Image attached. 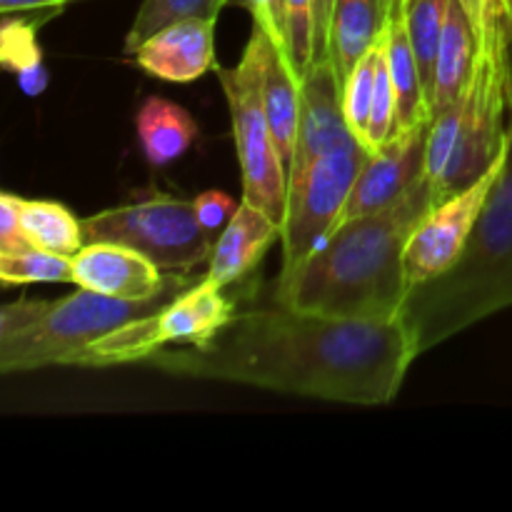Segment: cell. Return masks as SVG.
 Returning <instances> with one entry per match:
<instances>
[{
  "label": "cell",
  "mask_w": 512,
  "mask_h": 512,
  "mask_svg": "<svg viewBox=\"0 0 512 512\" xmlns=\"http://www.w3.org/2000/svg\"><path fill=\"white\" fill-rule=\"evenodd\" d=\"M415 350L398 318H333L288 308L235 313L215 338L150 355L175 378L238 383L348 405L398 398Z\"/></svg>",
  "instance_id": "1"
},
{
  "label": "cell",
  "mask_w": 512,
  "mask_h": 512,
  "mask_svg": "<svg viewBox=\"0 0 512 512\" xmlns=\"http://www.w3.org/2000/svg\"><path fill=\"white\" fill-rule=\"evenodd\" d=\"M460 3L468 10L478 38L493 33H505L510 38L512 15L508 0H460Z\"/></svg>",
  "instance_id": "28"
},
{
  "label": "cell",
  "mask_w": 512,
  "mask_h": 512,
  "mask_svg": "<svg viewBox=\"0 0 512 512\" xmlns=\"http://www.w3.org/2000/svg\"><path fill=\"white\" fill-rule=\"evenodd\" d=\"M73 285L120 300H153L178 295L188 275H168L135 248L88 243L73 258Z\"/></svg>",
  "instance_id": "11"
},
{
  "label": "cell",
  "mask_w": 512,
  "mask_h": 512,
  "mask_svg": "<svg viewBox=\"0 0 512 512\" xmlns=\"http://www.w3.org/2000/svg\"><path fill=\"white\" fill-rule=\"evenodd\" d=\"M448 5L450 0H405L403 5L405 28H408L415 60H418L420 83H423L430 115H433L435 63H438V48L440 38H443L445 18H448Z\"/></svg>",
  "instance_id": "23"
},
{
  "label": "cell",
  "mask_w": 512,
  "mask_h": 512,
  "mask_svg": "<svg viewBox=\"0 0 512 512\" xmlns=\"http://www.w3.org/2000/svg\"><path fill=\"white\" fill-rule=\"evenodd\" d=\"M83 223L88 243H120L153 260L163 273L188 275L210 260L215 240L198 223L193 200L148 195L118 208L100 210Z\"/></svg>",
  "instance_id": "7"
},
{
  "label": "cell",
  "mask_w": 512,
  "mask_h": 512,
  "mask_svg": "<svg viewBox=\"0 0 512 512\" xmlns=\"http://www.w3.org/2000/svg\"><path fill=\"white\" fill-rule=\"evenodd\" d=\"M510 5V15H512V0H508ZM510 70H512V28H510Z\"/></svg>",
  "instance_id": "35"
},
{
  "label": "cell",
  "mask_w": 512,
  "mask_h": 512,
  "mask_svg": "<svg viewBox=\"0 0 512 512\" xmlns=\"http://www.w3.org/2000/svg\"><path fill=\"white\" fill-rule=\"evenodd\" d=\"M228 0H143L125 35L123 53L133 55L143 40L183 18H218Z\"/></svg>",
  "instance_id": "24"
},
{
  "label": "cell",
  "mask_w": 512,
  "mask_h": 512,
  "mask_svg": "<svg viewBox=\"0 0 512 512\" xmlns=\"http://www.w3.org/2000/svg\"><path fill=\"white\" fill-rule=\"evenodd\" d=\"M235 313V303L225 298L223 288L203 278L200 283L180 290L155 313L130 320L95 340L83 368L145 363L150 355L165 348L208 343L223 325L233 320Z\"/></svg>",
  "instance_id": "8"
},
{
  "label": "cell",
  "mask_w": 512,
  "mask_h": 512,
  "mask_svg": "<svg viewBox=\"0 0 512 512\" xmlns=\"http://www.w3.org/2000/svg\"><path fill=\"white\" fill-rule=\"evenodd\" d=\"M0 280L5 285L73 283V258L40 248L25 253H0Z\"/></svg>",
  "instance_id": "26"
},
{
  "label": "cell",
  "mask_w": 512,
  "mask_h": 512,
  "mask_svg": "<svg viewBox=\"0 0 512 512\" xmlns=\"http://www.w3.org/2000/svg\"><path fill=\"white\" fill-rule=\"evenodd\" d=\"M233 125L243 200L283 223L288 205V170L275 145L263 103V40L253 25L245 53L233 68L215 65Z\"/></svg>",
  "instance_id": "6"
},
{
  "label": "cell",
  "mask_w": 512,
  "mask_h": 512,
  "mask_svg": "<svg viewBox=\"0 0 512 512\" xmlns=\"http://www.w3.org/2000/svg\"><path fill=\"white\" fill-rule=\"evenodd\" d=\"M508 148L490 165L483 178H478L468 188L458 190V193L448 195L440 203H435L423 215V220L415 225L403 255L408 290L413 285L425 283V280L445 273L460 258L463 248L468 245L475 223H478L485 205H488L495 183L503 175L505 163H508Z\"/></svg>",
  "instance_id": "10"
},
{
  "label": "cell",
  "mask_w": 512,
  "mask_h": 512,
  "mask_svg": "<svg viewBox=\"0 0 512 512\" xmlns=\"http://www.w3.org/2000/svg\"><path fill=\"white\" fill-rule=\"evenodd\" d=\"M175 295L120 300L78 288L65 298H20L0 308V373H30L53 365H80L95 340L120 325L155 313Z\"/></svg>",
  "instance_id": "5"
},
{
  "label": "cell",
  "mask_w": 512,
  "mask_h": 512,
  "mask_svg": "<svg viewBox=\"0 0 512 512\" xmlns=\"http://www.w3.org/2000/svg\"><path fill=\"white\" fill-rule=\"evenodd\" d=\"M33 243L20 223V198L13 193L0 195V253H25Z\"/></svg>",
  "instance_id": "30"
},
{
  "label": "cell",
  "mask_w": 512,
  "mask_h": 512,
  "mask_svg": "<svg viewBox=\"0 0 512 512\" xmlns=\"http://www.w3.org/2000/svg\"><path fill=\"white\" fill-rule=\"evenodd\" d=\"M215 23L218 18H183L165 25L138 45L135 65L150 78L193 83L215 68Z\"/></svg>",
  "instance_id": "14"
},
{
  "label": "cell",
  "mask_w": 512,
  "mask_h": 512,
  "mask_svg": "<svg viewBox=\"0 0 512 512\" xmlns=\"http://www.w3.org/2000/svg\"><path fill=\"white\" fill-rule=\"evenodd\" d=\"M280 238H283V223L243 200L235 210L233 220L225 225V230L215 240L205 280L223 290L238 283L258 268L265 253Z\"/></svg>",
  "instance_id": "15"
},
{
  "label": "cell",
  "mask_w": 512,
  "mask_h": 512,
  "mask_svg": "<svg viewBox=\"0 0 512 512\" xmlns=\"http://www.w3.org/2000/svg\"><path fill=\"white\" fill-rule=\"evenodd\" d=\"M313 33V0H285V35L290 58L300 75L308 73L315 63Z\"/></svg>",
  "instance_id": "27"
},
{
  "label": "cell",
  "mask_w": 512,
  "mask_h": 512,
  "mask_svg": "<svg viewBox=\"0 0 512 512\" xmlns=\"http://www.w3.org/2000/svg\"><path fill=\"white\" fill-rule=\"evenodd\" d=\"M385 5H388V18H398L403 15L405 0H385Z\"/></svg>",
  "instance_id": "34"
},
{
  "label": "cell",
  "mask_w": 512,
  "mask_h": 512,
  "mask_svg": "<svg viewBox=\"0 0 512 512\" xmlns=\"http://www.w3.org/2000/svg\"><path fill=\"white\" fill-rule=\"evenodd\" d=\"M512 110L510 38L493 33L478 38L473 78L468 88L430 120L425 145V178L435 200L468 188L505 153Z\"/></svg>",
  "instance_id": "4"
},
{
  "label": "cell",
  "mask_w": 512,
  "mask_h": 512,
  "mask_svg": "<svg viewBox=\"0 0 512 512\" xmlns=\"http://www.w3.org/2000/svg\"><path fill=\"white\" fill-rule=\"evenodd\" d=\"M385 33V30H383ZM380 50H383V35L378 43L370 48V53L360 60L348 75L343 85V113L348 120V128L360 143L368 148V128L370 115H373V98H375V73H378ZM370 150V148H368Z\"/></svg>",
  "instance_id": "25"
},
{
  "label": "cell",
  "mask_w": 512,
  "mask_h": 512,
  "mask_svg": "<svg viewBox=\"0 0 512 512\" xmlns=\"http://www.w3.org/2000/svg\"><path fill=\"white\" fill-rule=\"evenodd\" d=\"M335 0H313V45H315V63L328 58V33H330V18H333Z\"/></svg>",
  "instance_id": "32"
},
{
  "label": "cell",
  "mask_w": 512,
  "mask_h": 512,
  "mask_svg": "<svg viewBox=\"0 0 512 512\" xmlns=\"http://www.w3.org/2000/svg\"><path fill=\"white\" fill-rule=\"evenodd\" d=\"M388 23L385 0H335L328 33V58L345 85L355 65L370 53Z\"/></svg>",
  "instance_id": "17"
},
{
  "label": "cell",
  "mask_w": 512,
  "mask_h": 512,
  "mask_svg": "<svg viewBox=\"0 0 512 512\" xmlns=\"http://www.w3.org/2000/svg\"><path fill=\"white\" fill-rule=\"evenodd\" d=\"M58 15L60 13L55 10L8 13L3 15V23H0V63L8 73L15 75L20 90L30 98L43 95L50 83L43 48L38 43V30Z\"/></svg>",
  "instance_id": "20"
},
{
  "label": "cell",
  "mask_w": 512,
  "mask_h": 512,
  "mask_svg": "<svg viewBox=\"0 0 512 512\" xmlns=\"http://www.w3.org/2000/svg\"><path fill=\"white\" fill-rule=\"evenodd\" d=\"M373 150L360 140L315 158L303 173L288 180V205L283 218V268L288 275L328 240L350 198L355 178Z\"/></svg>",
  "instance_id": "9"
},
{
  "label": "cell",
  "mask_w": 512,
  "mask_h": 512,
  "mask_svg": "<svg viewBox=\"0 0 512 512\" xmlns=\"http://www.w3.org/2000/svg\"><path fill=\"white\" fill-rule=\"evenodd\" d=\"M355 138L348 128L343 113V85L335 73L330 58L318 60L303 75V100H300L298 143H295L293 165L288 180L303 173L315 158L335 148L353 143Z\"/></svg>",
  "instance_id": "13"
},
{
  "label": "cell",
  "mask_w": 512,
  "mask_h": 512,
  "mask_svg": "<svg viewBox=\"0 0 512 512\" xmlns=\"http://www.w3.org/2000/svg\"><path fill=\"white\" fill-rule=\"evenodd\" d=\"M385 53H388V68L395 90L393 135L430 123L433 115H430L428 103H425L418 60H415L403 15L388 18V23H385Z\"/></svg>",
  "instance_id": "21"
},
{
  "label": "cell",
  "mask_w": 512,
  "mask_h": 512,
  "mask_svg": "<svg viewBox=\"0 0 512 512\" xmlns=\"http://www.w3.org/2000/svg\"><path fill=\"white\" fill-rule=\"evenodd\" d=\"M430 123L393 135L380 145L355 178L350 198L340 213L338 225L350 223L363 215L378 213L395 200L403 198L405 190L425 173V145H428ZM335 225V228H338Z\"/></svg>",
  "instance_id": "12"
},
{
  "label": "cell",
  "mask_w": 512,
  "mask_h": 512,
  "mask_svg": "<svg viewBox=\"0 0 512 512\" xmlns=\"http://www.w3.org/2000/svg\"><path fill=\"white\" fill-rule=\"evenodd\" d=\"M20 223L33 248L75 258L83 250V223L53 200L20 198Z\"/></svg>",
  "instance_id": "22"
},
{
  "label": "cell",
  "mask_w": 512,
  "mask_h": 512,
  "mask_svg": "<svg viewBox=\"0 0 512 512\" xmlns=\"http://www.w3.org/2000/svg\"><path fill=\"white\" fill-rule=\"evenodd\" d=\"M475 58H478V33H475L473 20L460 0H450L438 48V63H435L433 118L438 110L453 103L468 88L475 70Z\"/></svg>",
  "instance_id": "18"
},
{
  "label": "cell",
  "mask_w": 512,
  "mask_h": 512,
  "mask_svg": "<svg viewBox=\"0 0 512 512\" xmlns=\"http://www.w3.org/2000/svg\"><path fill=\"white\" fill-rule=\"evenodd\" d=\"M228 5H238V8L248 10V13L253 15V23H258L280 48L288 50V35H285V0H228Z\"/></svg>",
  "instance_id": "31"
},
{
  "label": "cell",
  "mask_w": 512,
  "mask_h": 512,
  "mask_svg": "<svg viewBox=\"0 0 512 512\" xmlns=\"http://www.w3.org/2000/svg\"><path fill=\"white\" fill-rule=\"evenodd\" d=\"M135 133L145 160L153 168H165L190 150L200 128L183 105L150 95L135 113Z\"/></svg>",
  "instance_id": "19"
},
{
  "label": "cell",
  "mask_w": 512,
  "mask_h": 512,
  "mask_svg": "<svg viewBox=\"0 0 512 512\" xmlns=\"http://www.w3.org/2000/svg\"><path fill=\"white\" fill-rule=\"evenodd\" d=\"M435 203L423 173L393 205L338 225L293 273L280 275L275 303L333 318H398L408 295L405 245Z\"/></svg>",
  "instance_id": "2"
},
{
  "label": "cell",
  "mask_w": 512,
  "mask_h": 512,
  "mask_svg": "<svg viewBox=\"0 0 512 512\" xmlns=\"http://www.w3.org/2000/svg\"><path fill=\"white\" fill-rule=\"evenodd\" d=\"M505 308H512V110L508 163L468 245L445 273L408 290L398 320L420 358Z\"/></svg>",
  "instance_id": "3"
},
{
  "label": "cell",
  "mask_w": 512,
  "mask_h": 512,
  "mask_svg": "<svg viewBox=\"0 0 512 512\" xmlns=\"http://www.w3.org/2000/svg\"><path fill=\"white\" fill-rule=\"evenodd\" d=\"M263 40V103L268 115L270 130H273L275 145L283 158L285 170L290 173L298 143V123H300V100H303V75L295 68L293 58L285 48H280L258 23Z\"/></svg>",
  "instance_id": "16"
},
{
  "label": "cell",
  "mask_w": 512,
  "mask_h": 512,
  "mask_svg": "<svg viewBox=\"0 0 512 512\" xmlns=\"http://www.w3.org/2000/svg\"><path fill=\"white\" fill-rule=\"evenodd\" d=\"M78 0H0V15L8 13H38V10H55L63 13L65 5Z\"/></svg>",
  "instance_id": "33"
},
{
  "label": "cell",
  "mask_w": 512,
  "mask_h": 512,
  "mask_svg": "<svg viewBox=\"0 0 512 512\" xmlns=\"http://www.w3.org/2000/svg\"><path fill=\"white\" fill-rule=\"evenodd\" d=\"M195 215H198V223L208 230L210 235L223 233L225 225L233 220L238 203L230 198L223 190H205V193L195 195L193 198Z\"/></svg>",
  "instance_id": "29"
}]
</instances>
